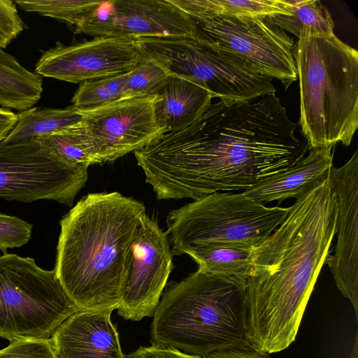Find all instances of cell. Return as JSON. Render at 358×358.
I'll use <instances>...</instances> for the list:
<instances>
[{
	"label": "cell",
	"mask_w": 358,
	"mask_h": 358,
	"mask_svg": "<svg viewBox=\"0 0 358 358\" xmlns=\"http://www.w3.org/2000/svg\"><path fill=\"white\" fill-rule=\"evenodd\" d=\"M42 92L41 76L0 48V106L22 111L36 104Z\"/></svg>",
	"instance_id": "ac0fdd59"
},
{
	"label": "cell",
	"mask_w": 358,
	"mask_h": 358,
	"mask_svg": "<svg viewBox=\"0 0 358 358\" xmlns=\"http://www.w3.org/2000/svg\"><path fill=\"white\" fill-rule=\"evenodd\" d=\"M153 95L155 120L163 134L192 124L212 103V97L206 90L171 75Z\"/></svg>",
	"instance_id": "e0dca14e"
},
{
	"label": "cell",
	"mask_w": 358,
	"mask_h": 358,
	"mask_svg": "<svg viewBox=\"0 0 358 358\" xmlns=\"http://www.w3.org/2000/svg\"><path fill=\"white\" fill-rule=\"evenodd\" d=\"M126 358H203L180 350L152 343L148 347H140L127 355Z\"/></svg>",
	"instance_id": "f546056e"
},
{
	"label": "cell",
	"mask_w": 358,
	"mask_h": 358,
	"mask_svg": "<svg viewBox=\"0 0 358 358\" xmlns=\"http://www.w3.org/2000/svg\"><path fill=\"white\" fill-rule=\"evenodd\" d=\"M245 283L198 268L170 284L153 315L152 343L203 357L254 349L248 338Z\"/></svg>",
	"instance_id": "277c9868"
},
{
	"label": "cell",
	"mask_w": 358,
	"mask_h": 358,
	"mask_svg": "<svg viewBox=\"0 0 358 358\" xmlns=\"http://www.w3.org/2000/svg\"><path fill=\"white\" fill-rule=\"evenodd\" d=\"M0 358H59L50 338H22L10 342L0 350Z\"/></svg>",
	"instance_id": "4316f807"
},
{
	"label": "cell",
	"mask_w": 358,
	"mask_h": 358,
	"mask_svg": "<svg viewBox=\"0 0 358 358\" xmlns=\"http://www.w3.org/2000/svg\"><path fill=\"white\" fill-rule=\"evenodd\" d=\"M88 166L67 163L36 138L0 141V198L72 206L88 179Z\"/></svg>",
	"instance_id": "9c48e42d"
},
{
	"label": "cell",
	"mask_w": 358,
	"mask_h": 358,
	"mask_svg": "<svg viewBox=\"0 0 358 358\" xmlns=\"http://www.w3.org/2000/svg\"><path fill=\"white\" fill-rule=\"evenodd\" d=\"M155 99L127 98L83 112V127L96 164L139 150L163 134L154 114Z\"/></svg>",
	"instance_id": "8fae6325"
},
{
	"label": "cell",
	"mask_w": 358,
	"mask_h": 358,
	"mask_svg": "<svg viewBox=\"0 0 358 358\" xmlns=\"http://www.w3.org/2000/svg\"><path fill=\"white\" fill-rule=\"evenodd\" d=\"M26 27L15 3L0 0V48H6Z\"/></svg>",
	"instance_id": "f1b7e54d"
},
{
	"label": "cell",
	"mask_w": 358,
	"mask_h": 358,
	"mask_svg": "<svg viewBox=\"0 0 358 358\" xmlns=\"http://www.w3.org/2000/svg\"><path fill=\"white\" fill-rule=\"evenodd\" d=\"M203 358H271L255 349H234L210 354Z\"/></svg>",
	"instance_id": "4dcf8cb0"
},
{
	"label": "cell",
	"mask_w": 358,
	"mask_h": 358,
	"mask_svg": "<svg viewBox=\"0 0 358 358\" xmlns=\"http://www.w3.org/2000/svg\"><path fill=\"white\" fill-rule=\"evenodd\" d=\"M171 74L154 59L143 57L128 73L126 99L152 96Z\"/></svg>",
	"instance_id": "484cf974"
},
{
	"label": "cell",
	"mask_w": 358,
	"mask_h": 358,
	"mask_svg": "<svg viewBox=\"0 0 358 358\" xmlns=\"http://www.w3.org/2000/svg\"><path fill=\"white\" fill-rule=\"evenodd\" d=\"M185 13L193 21L199 39L243 61L260 74L278 80L285 90L297 80L294 40L266 17Z\"/></svg>",
	"instance_id": "ba28073f"
},
{
	"label": "cell",
	"mask_w": 358,
	"mask_h": 358,
	"mask_svg": "<svg viewBox=\"0 0 358 358\" xmlns=\"http://www.w3.org/2000/svg\"><path fill=\"white\" fill-rule=\"evenodd\" d=\"M275 94L211 103L192 124L134 152L158 199L246 190L294 165L310 148Z\"/></svg>",
	"instance_id": "6da1fadb"
},
{
	"label": "cell",
	"mask_w": 358,
	"mask_h": 358,
	"mask_svg": "<svg viewBox=\"0 0 358 358\" xmlns=\"http://www.w3.org/2000/svg\"><path fill=\"white\" fill-rule=\"evenodd\" d=\"M289 210L267 206L243 192H215L194 199L166 217L173 253L185 254L206 244L255 248L279 227Z\"/></svg>",
	"instance_id": "8992f818"
},
{
	"label": "cell",
	"mask_w": 358,
	"mask_h": 358,
	"mask_svg": "<svg viewBox=\"0 0 358 358\" xmlns=\"http://www.w3.org/2000/svg\"><path fill=\"white\" fill-rule=\"evenodd\" d=\"M77 311L54 269L31 257H0V338L49 339Z\"/></svg>",
	"instance_id": "52a82bcc"
},
{
	"label": "cell",
	"mask_w": 358,
	"mask_h": 358,
	"mask_svg": "<svg viewBox=\"0 0 358 358\" xmlns=\"http://www.w3.org/2000/svg\"><path fill=\"white\" fill-rule=\"evenodd\" d=\"M16 121L17 114L7 108H0V141L7 136Z\"/></svg>",
	"instance_id": "1f68e13d"
},
{
	"label": "cell",
	"mask_w": 358,
	"mask_h": 358,
	"mask_svg": "<svg viewBox=\"0 0 358 358\" xmlns=\"http://www.w3.org/2000/svg\"><path fill=\"white\" fill-rule=\"evenodd\" d=\"M111 312L77 311L50 338L59 358H126Z\"/></svg>",
	"instance_id": "9a60e30c"
},
{
	"label": "cell",
	"mask_w": 358,
	"mask_h": 358,
	"mask_svg": "<svg viewBox=\"0 0 358 358\" xmlns=\"http://www.w3.org/2000/svg\"><path fill=\"white\" fill-rule=\"evenodd\" d=\"M332 148L310 149L294 165L242 192L263 204L289 198L296 199L329 175L333 166Z\"/></svg>",
	"instance_id": "2e32d148"
},
{
	"label": "cell",
	"mask_w": 358,
	"mask_h": 358,
	"mask_svg": "<svg viewBox=\"0 0 358 358\" xmlns=\"http://www.w3.org/2000/svg\"><path fill=\"white\" fill-rule=\"evenodd\" d=\"M77 34L95 37L196 36L190 17L171 0L99 1L75 27Z\"/></svg>",
	"instance_id": "30bf717a"
},
{
	"label": "cell",
	"mask_w": 358,
	"mask_h": 358,
	"mask_svg": "<svg viewBox=\"0 0 358 358\" xmlns=\"http://www.w3.org/2000/svg\"><path fill=\"white\" fill-rule=\"evenodd\" d=\"M128 73L80 83L72 98V106L87 112L126 99Z\"/></svg>",
	"instance_id": "603a6c76"
},
{
	"label": "cell",
	"mask_w": 358,
	"mask_h": 358,
	"mask_svg": "<svg viewBox=\"0 0 358 358\" xmlns=\"http://www.w3.org/2000/svg\"><path fill=\"white\" fill-rule=\"evenodd\" d=\"M289 15H274L266 17L273 24L298 38L303 29L322 34H334V22L327 8L317 0H282Z\"/></svg>",
	"instance_id": "7402d4cb"
},
{
	"label": "cell",
	"mask_w": 358,
	"mask_h": 358,
	"mask_svg": "<svg viewBox=\"0 0 358 358\" xmlns=\"http://www.w3.org/2000/svg\"><path fill=\"white\" fill-rule=\"evenodd\" d=\"M329 178L337 203L334 255L327 264L340 292L358 317V151L342 166H332Z\"/></svg>",
	"instance_id": "5bb4252c"
},
{
	"label": "cell",
	"mask_w": 358,
	"mask_h": 358,
	"mask_svg": "<svg viewBox=\"0 0 358 358\" xmlns=\"http://www.w3.org/2000/svg\"><path fill=\"white\" fill-rule=\"evenodd\" d=\"M26 12L36 13L76 27L99 1L86 0H15Z\"/></svg>",
	"instance_id": "d4e9b609"
},
{
	"label": "cell",
	"mask_w": 358,
	"mask_h": 358,
	"mask_svg": "<svg viewBox=\"0 0 358 358\" xmlns=\"http://www.w3.org/2000/svg\"><path fill=\"white\" fill-rule=\"evenodd\" d=\"M136 41L115 37H95L70 45L57 43L43 51L35 65L40 76L73 83L129 72L143 57Z\"/></svg>",
	"instance_id": "4fadbf2b"
},
{
	"label": "cell",
	"mask_w": 358,
	"mask_h": 358,
	"mask_svg": "<svg viewBox=\"0 0 358 358\" xmlns=\"http://www.w3.org/2000/svg\"><path fill=\"white\" fill-rule=\"evenodd\" d=\"M144 204L120 192L90 193L61 219L55 271L81 311L117 309Z\"/></svg>",
	"instance_id": "3957f363"
},
{
	"label": "cell",
	"mask_w": 358,
	"mask_h": 358,
	"mask_svg": "<svg viewBox=\"0 0 358 358\" xmlns=\"http://www.w3.org/2000/svg\"><path fill=\"white\" fill-rule=\"evenodd\" d=\"M169 234L145 213L132 246V258L117 314L140 321L153 317L173 268Z\"/></svg>",
	"instance_id": "7c38bea8"
},
{
	"label": "cell",
	"mask_w": 358,
	"mask_h": 358,
	"mask_svg": "<svg viewBox=\"0 0 358 358\" xmlns=\"http://www.w3.org/2000/svg\"><path fill=\"white\" fill-rule=\"evenodd\" d=\"M84 113L72 106L65 108H30L17 114V121L3 140L15 142L38 138L76 126L83 120Z\"/></svg>",
	"instance_id": "ffe728a7"
},
{
	"label": "cell",
	"mask_w": 358,
	"mask_h": 358,
	"mask_svg": "<svg viewBox=\"0 0 358 358\" xmlns=\"http://www.w3.org/2000/svg\"><path fill=\"white\" fill-rule=\"evenodd\" d=\"M34 138L43 148L67 163L88 167L96 164L83 122L59 132Z\"/></svg>",
	"instance_id": "cb8c5ba5"
},
{
	"label": "cell",
	"mask_w": 358,
	"mask_h": 358,
	"mask_svg": "<svg viewBox=\"0 0 358 358\" xmlns=\"http://www.w3.org/2000/svg\"><path fill=\"white\" fill-rule=\"evenodd\" d=\"M292 55L299 123L310 149L349 146L358 127V52L334 34L303 29Z\"/></svg>",
	"instance_id": "5b68a950"
},
{
	"label": "cell",
	"mask_w": 358,
	"mask_h": 358,
	"mask_svg": "<svg viewBox=\"0 0 358 358\" xmlns=\"http://www.w3.org/2000/svg\"><path fill=\"white\" fill-rule=\"evenodd\" d=\"M32 225L15 216L0 213V250L20 248L30 239Z\"/></svg>",
	"instance_id": "83f0119b"
},
{
	"label": "cell",
	"mask_w": 358,
	"mask_h": 358,
	"mask_svg": "<svg viewBox=\"0 0 358 358\" xmlns=\"http://www.w3.org/2000/svg\"><path fill=\"white\" fill-rule=\"evenodd\" d=\"M183 12L226 17H268L289 15L282 0H171Z\"/></svg>",
	"instance_id": "44dd1931"
},
{
	"label": "cell",
	"mask_w": 358,
	"mask_h": 358,
	"mask_svg": "<svg viewBox=\"0 0 358 358\" xmlns=\"http://www.w3.org/2000/svg\"><path fill=\"white\" fill-rule=\"evenodd\" d=\"M329 175L296 199L279 227L254 248L246 280L248 338L269 354L295 339L336 231Z\"/></svg>",
	"instance_id": "7a4b0ae2"
},
{
	"label": "cell",
	"mask_w": 358,
	"mask_h": 358,
	"mask_svg": "<svg viewBox=\"0 0 358 358\" xmlns=\"http://www.w3.org/2000/svg\"><path fill=\"white\" fill-rule=\"evenodd\" d=\"M253 250L254 248L246 246L206 244L193 246L185 254L194 260L201 271L246 282Z\"/></svg>",
	"instance_id": "d6986e66"
}]
</instances>
